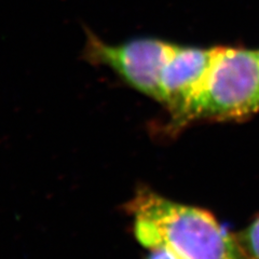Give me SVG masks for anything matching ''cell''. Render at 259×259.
I'll return each instance as SVG.
<instances>
[{
    "label": "cell",
    "instance_id": "cell-1",
    "mask_svg": "<svg viewBox=\"0 0 259 259\" xmlns=\"http://www.w3.org/2000/svg\"><path fill=\"white\" fill-rule=\"evenodd\" d=\"M141 244L165 246L183 259H245L236 237L204 209L168 200L147 189L128 203Z\"/></svg>",
    "mask_w": 259,
    "mask_h": 259
},
{
    "label": "cell",
    "instance_id": "cell-2",
    "mask_svg": "<svg viewBox=\"0 0 259 259\" xmlns=\"http://www.w3.org/2000/svg\"><path fill=\"white\" fill-rule=\"evenodd\" d=\"M259 110L257 51L217 47L203 88L193 101L187 123L198 119H241Z\"/></svg>",
    "mask_w": 259,
    "mask_h": 259
},
{
    "label": "cell",
    "instance_id": "cell-3",
    "mask_svg": "<svg viewBox=\"0 0 259 259\" xmlns=\"http://www.w3.org/2000/svg\"><path fill=\"white\" fill-rule=\"evenodd\" d=\"M174 44L141 37L111 45L92 31H85L84 59L106 66L136 91L160 102L161 77Z\"/></svg>",
    "mask_w": 259,
    "mask_h": 259
},
{
    "label": "cell",
    "instance_id": "cell-4",
    "mask_svg": "<svg viewBox=\"0 0 259 259\" xmlns=\"http://www.w3.org/2000/svg\"><path fill=\"white\" fill-rule=\"evenodd\" d=\"M214 55L215 48L174 46L162 72L160 103L171 111L177 125L187 123L190 107L204 85Z\"/></svg>",
    "mask_w": 259,
    "mask_h": 259
},
{
    "label": "cell",
    "instance_id": "cell-5",
    "mask_svg": "<svg viewBox=\"0 0 259 259\" xmlns=\"http://www.w3.org/2000/svg\"><path fill=\"white\" fill-rule=\"evenodd\" d=\"M245 259H259V217L236 236Z\"/></svg>",
    "mask_w": 259,
    "mask_h": 259
},
{
    "label": "cell",
    "instance_id": "cell-6",
    "mask_svg": "<svg viewBox=\"0 0 259 259\" xmlns=\"http://www.w3.org/2000/svg\"><path fill=\"white\" fill-rule=\"evenodd\" d=\"M147 259H183L180 255H177L172 249L165 246H159L150 248V254Z\"/></svg>",
    "mask_w": 259,
    "mask_h": 259
},
{
    "label": "cell",
    "instance_id": "cell-7",
    "mask_svg": "<svg viewBox=\"0 0 259 259\" xmlns=\"http://www.w3.org/2000/svg\"><path fill=\"white\" fill-rule=\"evenodd\" d=\"M257 55H258V61H259V50L257 51Z\"/></svg>",
    "mask_w": 259,
    "mask_h": 259
}]
</instances>
